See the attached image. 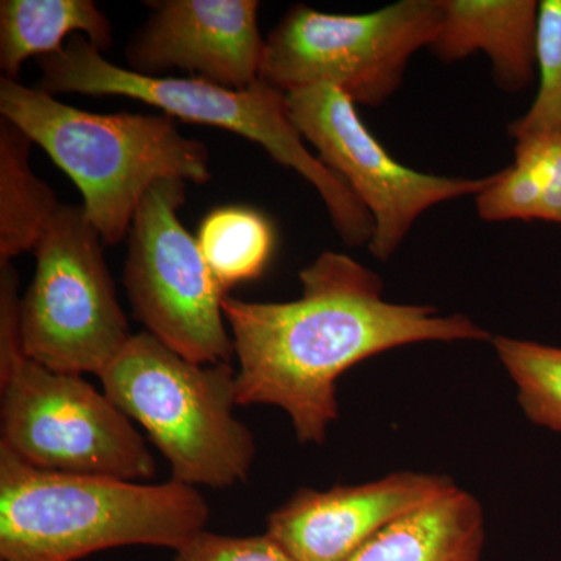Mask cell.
I'll return each mask as SVG.
<instances>
[{
  "instance_id": "1",
  "label": "cell",
  "mask_w": 561,
  "mask_h": 561,
  "mask_svg": "<svg viewBox=\"0 0 561 561\" xmlns=\"http://www.w3.org/2000/svg\"><path fill=\"white\" fill-rule=\"evenodd\" d=\"M301 297L251 302L225 295L239 360V405L287 412L300 443L323 445L339 419L337 379L383 351L420 342L493 341L470 317L394 305L360 262L324 251L300 272Z\"/></svg>"
},
{
  "instance_id": "2",
  "label": "cell",
  "mask_w": 561,
  "mask_h": 561,
  "mask_svg": "<svg viewBox=\"0 0 561 561\" xmlns=\"http://www.w3.org/2000/svg\"><path fill=\"white\" fill-rule=\"evenodd\" d=\"M195 486L41 470L0 446V560L77 561L122 546L179 551L206 530Z\"/></svg>"
},
{
  "instance_id": "3",
  "label": "cell",
  "mask_w": 561,
  "mask_h": 561,
  "mask_svg": "<svg viewBox=\"0 0 561 561\" xmlns=\"http://www.w3.org/2000/svg\"><path fill=\"white\" fill-rule=\"evenodd\" d=\"M0 114L68 173L83 195L87 219L108 245L128 236L154 184L210 180L208 147L181 135L168 114L90 113L5 77L0 79Z\"/></svg>"
},
{
  "instance_id": "4",
  "label": "cell",
  "mask_w": 561,
  "mask_h": 561,
  "mask_svg": "<svg viewBox=\"0 0 561 561\" xmlns=\"http://www.w3.org/2000/svg\"><path fill=\"white\" fill-rule=\"evenodd\" d=\"M39 66V90L47 94L122 95L176 119L213 125L260 144L273 160L316 187L346 245L370 243L375 232L370 213L341 176L306 149L286 94L265 81L231 90L198 77L142 76L106 60L84 35H73L60 51L41 57Z\"/></svg>"
},
{
  "instance_id": "5",
  "label": "cell",
  "mask_w": 561,
  "mask_h": 561,
  "mask_svg": "<svg viewBox=\"0 0 561 561\" xmlns=\"http://www.w3.org/2000/svg\"><path fill=\"white\" fill-rule=\"evenodd\" d=\"M101 381L106 397L150 435L173 481L228 489L249 479L256 442L234 415L238 370L231 362L195 364L142 331Z\"/></svg>"
},
{
  "instance_id": "6",
  "label": "cell",
  "mask_w": 561,
  "mask_h": 561,
  "mask_svg": "<svg viewBox=\"0 0 561 561\" xmlns=\"http://www.w3.org/2000/svg\"><path fill=\"white\" fill-rule=\"evenodd\" d=\"M440 0H401L364 14L291 7L265 39L261 80L276 90L335 88L356 105H383L415 51L434 43Z\"/></svg>"
},
{
  "instance_id": "7",
  "label": "cell",
  "mask_w": 561,
  "mask_h": 561,
  "mask_svg": "<svg viewBox=\"0 0 561 561\" xmlns=\"http://www.w3.org/2000/svg\"><path fill=\"white\" fill-rule=\"evenodd\" d=\"M102 243L81 206L61 205L36 247L35 276L21 300L27 359L101 378L130 342Z\"/></svg>"
},
{
  "instance_id": "8",
  "label": "cell",
  "mask_w": 561,
  "mask_h": 561,
  "mask_svg": "<svg viewBox=\"0 0 561 561\" xmlns=\"http://www.w3.org/2000/svg\"><path fill=\"white\" fill-rule=\"evenodd\" d=\"M0 390V446L25 463L122 481L153 478V456L131 420L80 375L25 357Z\"/></svg>"
},
{
  "instance_id": "9",
  "label": "cell",
  "mask_w": 561,
  "mask_h": 561,
  "mask_svg": "<svg viewBox=\"0 0 561 561\" xmlns=\"http://www.w3.org/2000/svg\"><path fill=\"white\" fill-rule=\"evenodd\" d=\"M184 201L186 181H160L147 192L128 232L124 286L154 339L195 364H224L236 356L221 308L227 291L179 219Z\"/></svg>"
},
{
  "instance_id": "10",
  "label": "cell",
  "mask_w": 561,
  "mask_h": 561,
  "mask_svg": "<svg viewBox=\"0 0 561 561\" xmlns=\"http://www.w3.org/2000/svg\"><path fill=\"white\" fill-rule=\"evenodd\" d=\"M291 121L309 140L319 160L359 198L375 221L368 250L389 261L408 238L421 214L443 202L476 195L493 183L483 179H448L415 171L394 160L365 127L356 103L335 88H302L286 92Z\"/></svg>"
},
{
  "instance_id": "11",
  "label": "cell",
  "mask_w": 561,
  "mask_h": 561,
  "mask_svg": "<svg viewBox=\"0 0 561 561\" xmlns=\"http://www.w3.org/2000/svg\"><path fill=\"white\" fill-rule=\"evenodd\" d=\"M127 47L133 72L181 69L231 90L261 79L265 39L257 0H164Z\"/></svg>"
},
{
  "instance_id": "12",
  "label": "cell",
  "mask_w": 561,
  "mask_h": 561,
  "mask_svg": "<svg viewBox=\"0 0 561 561\" xmlns=\"http://www.w3.org/2000/svg\"><path fill=\"white\" fill-rule=\"evenodd\" d=\"M454 486L448 476L398 471L360 485L301 489L271 513L267 535L295 561H346L394 519Z\"/></svg>"
},
{
  "instance_id": "13",
  "label": "cell",
  "mask_w": 561,
  "mask_h": 561,
  "mask_svg": "<svg viewBox=\"0 0 561 561\" xmlns=\"http://www.w3.org/2000/svg\"><path fill=\"white\" fill-rule=\"evenodd\" d=\"M442 22L430 49L453 62L482 50L502 91L529 87L537 69L538 2L440 0Z\"/></svg>"
},
{
  "instance_id": "14",
  "label": "cell",
  "mask_w": 561,
  "mask_h": 561,
  "mask_svg": "<svg viewBox=\"0 0 561 561\" xmlns=\"http://www.w3.org/2000/svg\"><path fill=\"white\" fill-rule=\"evenodd\" d=\"M483 542L481 502L454 486L394 519L346 561H481Z\"/></svg>"
},
{
  "instance_id": "15",
  "label": "cell",
  "mask_w": 561,
  "mask_h": 561,
  "mask_svg": "<svg viewBox=\"0 0 561 561\" xmlns=\"http://www.w3.org/2000/svg\"><path fill=\"white\" fill-rule=\"evenodd\" d=\"M83 33L99 51L113 44V27L92 0H2L0 69L16 80L31 57L57 54L73 35Z\"/></svg>"
},
{
  "instance_id": "16",
  "label": "cell",
  "mask_w": 561,
  "mask_h": 561,
  "mask_svg": "<svg viewBox=\"0 0 561 561\" xmlns=\"http://www.w3.org/2000/svg\"><path fill=\"white\" fill-rule=\"evenodd\" d=\"M485 221H551L561 225V135L516 140L515 161L476 197Z\"/></svg>"
},
{
  "instance_id": "17",
  "label": "cell",
  "mask_w": 561,
  "mask_h": 561,
  "mask_svg": "<svg viewBox=\"0 0 561 561\" xmlns=\"http://www.w3.org/2000/svg\"><path fill=\"white\" fill-rule=\"evenodd\" d=\"M32 139L0 119V264L36 247L61 208L54 191L32 171Z\"/></svg>"
},
{
  "instance_id": "18",
  "label": "cell",
  "mask_w": 561,
  "mask_h": 561,
  "mask_svg": "<svg viewBox=\"0 0 561 561\" xmlns=\"http://www.w3.org/2000/svg\"><path fill=\"white\" fill-rule=\"evenodd\" d=\"M203 257L221 289L261 278L275 250L272 221L247 206L214 209L197 236Z\"/></svg>"
},
{
  "instance_id": "19",
  "label": "cell",
  "mask_w": 561,
  "mask_h": 561,
  "mask_svg": "<svg viewBox=\"0 0 561 561\" xmlns=\"http://www.w3.org/2000/svg\"><path fill=\"white\" fill-rule=\"evenodd\" d=\"M491 342L518 389L527 419L561 434V348L511 337Z\"/></svg>"
},
{
  "instance_id": "20",
  "label": "cell",
  "mask_w": 561,
  "mask_h": 561,
  "mask_svg": "<svg viewBox=\"0 0 561 561\" xmlns=\"http://www.w3.org/2000/svg\"><path fill=\"white\" fill-rule=\"evenodd\" d=\"M537 69V98L522 119L508 127L515 140L561 135V0L538 2Z\"/></svg>"
},
{
  "instance_id": "21",
  "label": "cell",
  "mask_w": 561,
  "mask_h": 561,
  "mask_svg": "<svg viewBox=\"0 0 561 561\" xmlns=\"http://www.w3.org/2000/svg\"><path fill=\"white\" fill-rule=\"evenodd\" d=\"M173 561H295L268 537H230L203 530L176 551Z\"/></svg>"
},
{
  "instance_id": "22",
  "label": "cell",
  "mask_w": 561,
  "mask_h": 561,
  "mask_svg": "<svg viewBox=\"0 0 561 561\" xmlns=\"http://www.w3.org/2000/svg\"><path fill=\"white\" fill-rule=\"evenodd\" d=\"M20 276L11 262L0 264V381L25 359L21 335Z\"/></svg>"
},
{
  "instance_id": "23",
  "label": "cell",
  "mask_w": 561,
  "mask_h": 561,
  "mask_svg": "<svg viewBox=\"0 0 561 561\" xmlns=\"http://www.w3.org/2000/svg\"><path fill=\"white\" fill-rule=\"evenodd\" d=\"M0 561H2V560H0Z\"/></svg>"
}]
</instances>
